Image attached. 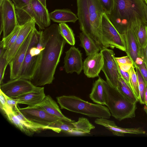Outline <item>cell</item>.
I'll use <instances>...</instances> for the list:
<instances>
[{
    "instance_id": "obj_1",
    "label": "cell",
    "mask_w": 147,
    "mask_h": 147,
    "mask_svg": "<svg viewBox=\"0 0 147 147\" xmlns=\"http://www.w3.org/2000/svg\"><path fill=\"white\" fill-rule=\"evenodd\" d=\"M42 31L44 49L34 75L30 80L40 86L52 83L56 69L67 42L61 35L59 25L54 24Z\"/></svg>"
},
{
    "instance_id": "obj_2",
    "label": "cell",
    "mask_w": 147,
    "mask_h": 147,
    "mask_svg": "<svg viewBox=\"0 0 147 147\" xmlns=\"http://www.w3.org/2000/svg\"><path fill=\"white\" fill-rule=\"evenodd\" d=\"M144 0H114L110 13L107 15L121 34L128 27L138 22L147 24Z\"/></svg>"
},
{
    "instance_id": "obj_3",
    "label": "cell",
    "mask_w": 147,
    "mask_h": 147,
    "mask_svg": "<svg viewBox=\"0 0 147 147\" xmlns=\"http://www.w3.org/2000/svg\"><path fill=\"white\" fill-rule=\"evenodd\" d=\"M77 16L80 28L103 48L102 17L105 13L99 0H77Z\"/></svg>"
},
{
    "instance_id": "obj_4",
    "label": "cell",
    "mask_w": 147,
    "mask_h": 147,
    "mask_svg": "<svg viewBox=\"0 0 147 147\" xmlns=\"http://www.w3.org/2000/svg\"><path fill=\"white\" fill-rule=\"evenodd\" d=\"M104 88L105 105L108 108L111 115L121 121L135 116L136 103L127 100L116 88L102 80Z\"/></svg>"
},
{
    "instance_id": "obj_5",
    "label": "cell",
    "mask_w": 147,
    "mask_h": 147,
    "mask_svg": "<svg viewBox=\"0 0 147 147\" xmlns=\"http://www.w3.org/2000/svg\"><path fill=\"white\" fill-rule=\"evenodd\" d=\"M61 109L81 114L90 117L109 119L111 115L108 108L103 105L93 104L74 95H63L56 98Z\"/></svg>"
},
{
    "instance_id": "obj_6",
    "label": "cell",
    "mask_w": 147,
    "mask_h": 147,
    "mask_svg": "<svg viewBox=\"0 0 147 147\" xmlns=\"http://www.w3.org/2000/svg\"><path fill=\"white\" fill-rule=\"evenodd\" d=\"M102 29L103 48H116L125 52L126 46L123 36L116 29L105 13L102 16Z\"/></svg>"
},
{
    "instance_id": "obj_7",
    "label": "cell",
    "mask_w": 147,
    "mask_h": 147,
    "mask_svg": "<svg viewBox=\"0 0 147 147\" xmlns=\"http://www.w3.org/2000/svg\"><path fill=\"white\" fill-rule=\"evenodd\" d=\"M100 52L103 61L102 70L105 74L106 81L111 86L117 89L118 79L121 75L114 52L113 50L107 48L102 49Z\"/></svg>"
},
{
    "instance_id": "obj_8",
    "label": "cell",
    "mask_w": 147,
    "mask_h": 147,
    "mask_svg": "<svg viewBox=\"0 0 147 147\" xmlns=\"http://www.w3.org/2000/svg\"><path fill=\"white\" fill-rule=\"evenodd\" d=\"M29 80L18 78L0 85V90L5 95L15 98L33 90L36 87Z\"/></svg>"
},
{
    "instance_id": "obj_9",
    "label": "cell",
    "mask_w": 147,
    "mask_h": 147,
    "mask_svg": "<svg viewBox=\"0 0 147 147\" xmlns=\"http://www.w3.org/2000/svg\"><path fill=\"white\" fill-rule=\"evenodd\" d=\"M18 109L28 119L39 125L48 126L51 123L59 119L49 114L36 105L28 106L26 107L19 108Z\"/></svg>"
},
{
    "instance_id": "obj_10",
    "label": "cell",
    "mask_w": 147,
    "mask_h": 147,
    "mask_svg": "<svg viewBox=\"0 0 147 147\" xmlns=\"http://www.w3.org/2000/svg\"><path fill=\"white\" fill-rule=\"evenodd\" d=\"M3 20V38L9 34L18 25L14 3L10 0H4L0 5Z\"/></svg>"
},
{
    "instance_id": "obj_11",
    "label": "cell",
    "mask_w": 147,
    "mask_h": 147,
    "mask_svg": "<svg viewBox=\"0 0 147 147\" xmlns=\"http://www.w3.org/2000/svg\"><path fill=\"white\" fill-rule=\"evenodd\" d=\"M34 28L26 38L14 57L9 63L10 80L18 78L19 77L21 67L31 40Z\"/></svg>"
},
{
    "instance_id": "obj_12",
    "label": "cell",
    "mask_w": 147,
    "mask_h": 147,
    "mask_svg": "<svg viewBox=\"0 0 147 147\" xmlns=\"http://www.w3.org/2000/svg\"><path fill=\"white\" fill-rule=\"evenodd\" d=\"M63 68L67 73L79 74L83 69L82 54L78 48L71 47L65 53Z\"/></svg>"
},
{
    "instance_id": "obj_13",
    "label": "cell",
    "mask_w": 147,
    "mask_h": 147,
    "mask_svg": "<svg viewBox=\"0 0 147 147\" xmlns=\"http://www.w3.org/2000/svg\"><path fill=\"white\" fill-rule=\"evenodd\" d=\"M35 21L32 19L22 26L15 42L9 49L6 50L4 54V57L9 63L30 32L35 27Z\"/></svg>"
},
{
    "instance_id": "obj_14",
    "label": "cell",
    "mask_w": 147,
    "mask_h": 147,
    "mask_svg": "<svg viewBox=\"0 0 147 147\" xmlns=\"http://www.w3.org/2000/svg\"><path fill=\"white\" fill-rule=\"evenodd\" d=\"M103 63L102 54L99 53L88 56L83 62L84 73L89 78L98 76Z\"/></svg>"
},
{
    "instance_id": "obj_15",
    "label": "cell",
    "mask_w": 147,
    "mask_h": 147,
    "mask_svg": "<svg viewBox=\"0 0 147 147\" xmlns=\"http://www.w3.org/2000/svg\"><path fill=\"white\" fill-rule=\"evenodd\" d=\"M122 35L125 44V52L133 61L134 66V64L136 59L138 57H140V52L132 25L128 27Z\"/></svg>"
},
{
    "instance_id": "obj_16",
    "label": "cell",
    "mask_w": 147,
    "mask_h": 147,
    "mask_svg": "<svg viewBox=\"0 0 147 147\" xmlns=\"http://www.w3.org/2000/svg\"><path fill=\"white\" fill-rule=\"evenodd\" d=\"M94 122L96 124L105 127L117 136H123L124 134H145L146 132L140 128H124L117 126L114 121L105 118H97Z\"/></svg>"
},
{
    "instance_id": "obj_17",
    "label": "cell",
    "mask_w": 147,
    "mask_h": 147,
    "mask_svg": "<svg viewBox=\"0 0 147 147\" xmlns=\"http://www.w3.org/2000/svg\"><path fill=\"white\" fill-rule=\"evenodd\" d=\"M45 96L44 87L36 86L31 91L24 94L15 99L17 100L18 104L32 106L40 103Z\"/></svg>"
},
{
    "instance_id": "obj_18",
    "label": "cell",
    "mask_w": 147,
    "mask_h": 147,
    "mask_svg": "<svg viewBox=\"0 0 147 147\" xmlns=\"http://www.w3.org/2000/svg\"><path fill=\"white\" fill-rule=\"evenodd\" d=\"M36 105L40 107L49 114L63 121L69 122L75 121L63 114L56 102L49 95L46 96L43 100Z\"/></svg>"
},
{
    "instance_id": "obj_19",
    "label": "cell",
    "mask_w": 147,
    "mask_h": 147,
    "mask_svg": "<svg viewBox=\"0 0 147 147\" xmlns=\"http://www.w3.org/2000/svg\"><path fill=\"white\" fill-rule=\"evenodd\" d=\"M140 52V57L144 61V52L147 43V24L138 22L132 25Z\"/></svg>"
},
{
    "instance_id": "obj_20",
    "label": "cell",
    "mask_w": 147,
    "mask_h": 147,
    "mask_svg": "<svg viewBox=\"0 0 147 147\" xmlns=\"http://www.w3.org/2000/svg\"><path fill=\"white\" fill-rule=\"evenodd\" d=\"M18 24L22 26L26 23L33 19L38 26L40 30L41 27L38 19L30 3L20 9L16 8Z\"/></svg>"
},
{
    "instance_id": "obj_21",
    "label": "cell",
    "mask_w": 147,
    "mask_h": 147,
    "mask_svg": "<svg viewBox=\"0 0 147 147\" xmlns=\"http://www.w3.org/2000/svg\"><path fill=\"white\" fill-rule=\"evenodd\" d=\"M30 3L40 24L41 30H45L51 24L49 13L47 7L44 6L38 0H32Z\"/></svg>"
},
{
    "instance_id": "obj_22",
    "label": "cell",
    "mask_w": 147,
    "mask_h": 147,
    "mask_svg": "<svg viewBox=\"0 0 147 147\" xmlns=\"http://www.w3.org/2000/svg\"><path fill=\"white\" fill-rule=\"evenodd\" d=\"M50 18L53 21L59 23H75L78 20L76 15L68 9H56L49 13Z\"/></svg>"
},
{
    "instance_id": "obj_23",
    "label": "cell",
    "mask_w": 147,
    "mask_h": 147,
    "mask_svg": "<svg viewBox=\"0 0 147 147\" xmlns=\"http://www.w3.org/2000/svg\"><path fill=\"white\" fill-rule=\"evenodd\" d=\"M79 37L81 42L80 45L85 49L87 56L97 53L100 51V47L85 32L80 33Z\"/></svg>"
},
{
    "instance_id": "obj_24",
    "label": "cell",
    "mask_w": 147,
    "mask_h": 147,
    "mask_svg": "<svg viewBox=\"0 0 147 147\" xmlns=\"http://www.w3.org/2000/svg\"><path fill=\"white\" fill-rule=\"evenodd\" d=\"M102 79L99 77L93 84L89 97L93 102L97 104L105 105L104 90Z\"/></svg>"
},
{
    "instance_id": "obj_25",
    "label": "cell",
    "mask_w": 147,
    "mask_h": 147,
    "mask_svg": "<svg viewBox=\"0 0 147 147\" xmlns=\"http://www.w3.org/2000/svg\"><path fill=\"white\" fill-rule=\"evenodd\" d=\"M8 120L21 131L28 136H32L35 131L25 125L11 110L3 111Z\"/></svg>"
},
{
    "instance_id": "obj_26",
    "label": "cell",
    "mask_w": 147,
    "mask_h": 147,
    "mask_svg": "<svg viewBox=\"0 0 147 147\" xmlns=\"http://www.w3.org/2000/svg\"><path fill=\"white\" fill-rule=\"evenodd\" d=\"M74 122H65L59 119L51 123L48 126L50 130L57 133L63 131L75 135V128Z\"/></svg>"
},
{
    "instance_id": "obj_27",
    "label": "cell",
    "mask_w": 147,
    "mask_h": 147,
    "mask_svg": "<svg viewBox=\"0 0 147 147\" xmlns=\"http://www.w3.org/2000/svg\"><path fill=\"white\" fill-rule=\"evenodd\" d=\"M117 89L129 101L133 103H136L138 99L123 78L120 76L118 79Z\"/></svg>"
},
{
    "instance_id": "obj_28",
    "label": "cell",
    "mask_w": 147,
    "mask_h": 147,
    "mask_svg": "<svg viewBox=\"0 0 147 147\" xmlns=\"http://www.w3.org/2000/svg\"><path fill=\"white\" fill-rule=\"evenodd\" d=\"M74 123L75 128V135L90 134L91 131L95 128L87 118L83 117H79L78 121H75Z\"/></svg>"
},
{
    "instance_id": "obj_29",
    "label": "cell",
    "mask_w": 147,
    "mask_h": 147,
    "mask_svg": "<svg viewBox=\"0 0 147 147\" xmlns=\"http://www.w3.org/2000/svg\"><path fill=\"white\" fill-rule=\"evenodd\" d=\"M22 26L17 25L9 34L5 38H3L0 42V47L6 50L9 49L16 41Z\"/></svg>"
},
{
    "instance_id": "obj_30",
    "label": "cell",
    "mask_w": 147,
    "mask_h": 147,
    "mask_svg": "<svg viewBox=\"0 0 147 147\" xmlns=\"http://www.w3.org/2000/svg\"><path fill=\"white\" fill-rule=\"evenodd\" d=\"M13 111L15 115L25 125L33 129L36 132H39L43 130L50 129L48 126L39 125L28 119L21 113L17 107Z\"/></svg>"
},
{
    "instance_id": "obj_31",
    "label": "cell",
    "mask_w": 147,
    "mask_h": 147,
    "mask_svg": "<svg viewBox=\"0 0 147 147\" xmlns=\"http://www.w3.org/2000/svg\"><path fill=\"white\" fill-rule=\"evenodd\" d=\"M60 34L67 42L74 46L75 44L74 35L72 30L65 23H60L59 24Z\"/></svg>"
},
{
    "instance_id": "obj_32",
    "label": "cell",
    "mask_w": 147,
    "mask_h": 147,
    "mask_svg": "<svg viewBox=\"0 0 147 147\" xmlns=\"http://www.w3.org/2000/svg\"><path fill=\"white\" fill-rule=\"evenodd\" d=\"M135 67L137 74L138 81V89L140 96L139 101L141 104H144L145 103L144 94L146 83L138 67L136 66H135Z\"/></svg>"
},
{
    "instance_id": "obj_33",
    "label": "cell",
    "mask_w": 147,
    "mask_h": 147,
    "mask_svg": "<svg viewBox=\"0 0 147 147\" xmlns=\"http://www.w3.org/2000/svg\"><path fill=\"white\" fill-rule=\"evenodd\" d=\"M135 68V67L134 66H132L129 73L131 83L134 92L139 101L140 96L138 89V81L137 74Z\"/></svg>"
},
{
    "instance_id": "obj_34",
    "label": "cell",
    "mask_w": 147,
    "mask_h": 147,
    "mask_svg": "<svg viewBox=\"0 0 147 147\" xmlns=\"http://www.w3.org/2000/svg\"><path fill=\"white\" fill-rule=\"evenodd\" d=\"M6 50L0 52V84H3L5 71L7 65L9 64L3 55Z\"/></svg>"
},
{
    "instance_id": "obj_35",
    "label": "cell",
    "mask_w": 147,
    "mask_h": 147,
    "mask_svg": "<svg viewBox=\"0 0 147 147\" xmlns=\"http://www.w3.org/2000/svg\"><path fill=\"white\" fill-rule=\"evenodd\" d=\"M134 66L135 67L136 66L138 67L147 84V68L144 60L142 58L140 57H138L136 61Z\"/></svg>"
},
{
    "instance_id": "obj_36",
    "label": "cell",
    "mask_w": 147,
    "mask_h": 147,
    "mask_svg": "<svg viewBox=\"0 0 147 147\" xmlns=\"http://www.w3.org/2000/svg\"><path fill=\"white\" fill-rule=\"evenodd\" d=\"M105 13L107 15L110 13L113 9L114 0H99Z\"/></svg>"
},
{
    "instance_id": "obj_37",
    "label": "cell",
    "mask_w": 147,
    "mask_h": 147,
    "mask_svg": "<svg viewBox=\"0 0 147 147\" xmlns=\"http://www.w3.org/2000/svg\"><path fill=\"white\" fill-rule=\"evenodd\" d=\"M3 94L6 98L8 106L13 111L17 107V105L18 104L17 100L15 98L9 97L4 93Z\"/></svg>"
},
{
    "instance_id": "obj_38",
    "label": "cell",
    "mask_w": 147,
    "mask_h": 147,
    "mask_svg": "<svg viewBox=\"0 0 147 147\" xmlns=\"http://www.w3.org/2000/svg\"><path fill=\"white\" fill-rule=\"evenodd\" d=\"M119 70L121 76L123 78L125 82L127 83L131 89L134 92L133 87L131 83L129 73L125 72L123 71L119 67Z\"/></svg>"
},
{
    "instance_id": "obj_39",
    "label": "cell",
    "mask_w": 147,
    "mask_h": 147,
    "mask_svg": "<svg viewBox=\"0 0 147 147\" xmlns=\"http://www.w3.org/2000/svg\"><path fill=\"white\" fill-rule=\"evenodd\" d=\"M0 107L3 111L5 110H11L8 106L7 104L6 98L3 93L1 90L0 92Z\"/></svg>"
},
{
    "instance_id": "obj_40",
    "label": "cell",
    "mask_w": 147,
    "mask_h": 147,
    "mask_svg": "<svg viewBox=\"0 0 147 147\" xmlns=\"http://www.w3.org/2000/svg\"><path fill=\"white\" fill-rule=\"evenodd\" d=\"M115 59L118 65L125 64H133L134 65L133 61L127 55L126 56L121 57H115Z\"/></svg>"
},
{
    "instance_id": "obj_41",
    "label": "cell",
    "mask_w": 147,
    "mask_h": 147,
    "mask_svg": "<svg viewBox=\"0 0 147 147\" xmlns=\"http://www.w3.org/2000/svg\"><path fill=\"white\" fill-rule=\"evenodd\" d=\"M16 8L20 9L30 3L32 0H12Z\"/></svg>"
},
{
    "instance_id": "obj_42",
    "label": "cell",
    "mask_w": 147,
    "mask_h": 147,
    "mask_svg": "<svg viewBox=\"0 0 147 147\" xmlns=\"http://www.w3.org/2000/svg\"><path fill=\"white\" fill-rule=\"evenodd\" d=\"M118 65L121 69L125 72H129L132 67L134 66L133 64H121Z\"/></svg>"
},
{
    "instance_id": "obj_43",
    "label": "cell",
    "mask_w": 147,
    "mask_h": 147,
    "mask_svg": "<svg viewBox=\"0 0 147 147\" xmlns=\"http://www.w3.org/2000/svg\"><path fill=\"white\" fill-rule=\"evenodd\" d=\"M0 35L3 31V20L1 10L0 9Z\"/></svg>"
},
{
    "instance_id": "obj_44",
    "label": "cell",
    "mask_w": 147,
    "mask_h": 147,
    "mask_svg": "<svg viewBox=\"0 0 147 147\" xmlns=\"http://www.w3.org/2000/svg\"><path fill=\"white\" fill-rule=\"evenodd\" d=\"M144 61L147 68V43L144 51Z\"/></svg>"
},
{
    "instance_id": "obj_45",
    "label": "cell",
    "mask_w": 147,
    "mask_h": 147,
    "mask_svg": "<svg viewBox=\"0 0 147 147\" xmlns=\"http://www.w3.org/2000/svg\"><path fill=\"white\" fill-rule=\"evenodd\" d=\"M145 104L147 106V84L146 83L144 94Z\"/></svg>"
},
{
    "instance_id": "obj_46",
    "label": "cell",
    "mask_w": 147,
    "mask_h": 147,
    "mask_svg": "<svg viewBox=\"0 0 147 147\" xmlns=\"http://www.w3.org/2000/svg\"><path fill=\"white\" fill-rule=\"evenodd\" d=\"M44 6L47 7L46 0H38Z\"/></svg>"
},
{
    "instance_id": "obj_47",
    "label": "cell",
    "mask_w": 147,
    "mask_h": 147,
    "mask_svg": "<svg viewBox=\"0 0 147 147\" xmlns=\"http://www.w3.org/2000/svg\"><path fill=\"white\" fill-rule=\"evenodd\" d=\"M144 109L147 115V106L145 105L144 107Z\"/></svg>"
},
{
    "instance_id": "obj_48",
    "label": "cell",
    "mask_w": 147,
    "mask_h": 147,
    "mask_svg": "<svg viewBox=\"0 0 147 147\" xmlns=\"http://www.w3.org/2000/svg\"><path fill=\"white\" fill-rule=\"evenodd\" d=\"M145 7L146 13V18H147V5H146L145 3Z\"/></svg>"
},
{
    "instance_id": "obj_49",
    "label": "cell",
    "mask_w": 147,
    "mask_h": 147,
    "mask_svg": "<svg viewBox=\"0 0 147 147\" xmlns=\"http://www.w3.org/2000/svg\"><path fill=\"white\" fill-rule=\"evenodd\" d=\"M4 0H0V5H1Z\"/></svg>"
},
{
    "instance_id": "obj_50",
    "label": "cell",
    "mask_w": 147,
    "mask_h": 147,
    "mask_svg": "<svg viewBox=\"0 0 147 147\" xmlns=\"http://www.w3.org/2000/svg\"><path fill=\"white\" fill-rule=\"evenodd\" d=\"M144 1H145V2L146 4L147 5V0H144Z\"/></svg>"
}]
</instances>
